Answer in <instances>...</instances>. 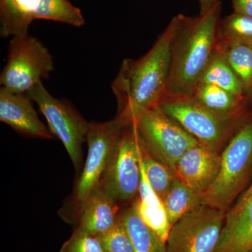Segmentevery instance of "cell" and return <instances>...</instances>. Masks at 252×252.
I'll use <instances>...</instances> for the list:
<instances>
[{
  "label": "cell",
  "instance_id": "obj_1",
  "mask_svg": "<svg viewBox=\"0 0 252 252\" xmlns=\"http://www.w3.org/2000/svg\"><path fill=\"white\" fill-rule=\"evenodd\" d=\"M221 11L220 0L206 14L172 18L170 72L160 102L192 97L216 47Z\"/></svg>",
  "mask_w": 252,
  "mask_h": 252
},
{
  "label": "cell",
  "instance_id": "obj_2",
  "mask_svg": "<svg viewBox=\"0 0 252 252\" xmlns=\"http://www.w3.org/2000/svg\"><path fill=\"white\" fill-rule=\"evenodd\" d=\"M172 34L168 25L144 56L137 60H124L112 85L119 107L126 104L141 107L158 105L170 72Z\"/></svg>",
  "mask_w": 252,
  "mask_h": 252
},
{
  "label": "cell",
  "instance_id": "obj_3",
  "mask_svg": "<svg viewBox=\"0 0 252 252\" xmlns=\"http://www.w3.org/2000/svg\"><path fill=\"white\" fill-rule=\"evenodd\" d=\"M129 121L122 114L109 122L90 123L86 137L87 158L80 177L69 198L59 210L64 221L75 224L91 195L98 189L118 142Z\"/></svg>",
  "mask_w": 252,
  "mask_h": 252
},
{
  "label": "cell",
  "instance_id": "obj_4",
  "mask_svg": "<svg viewBox=\"0 0 252 252\" xmlns=\"http://www.w3.org/2000/svg\"><path fill=\"white\" fill-rule=\"evenodd\" d=\"M220 157V172L202 195L201 204L226 213L252 181V109Z\"/></svg>",
  "mask_w": 252,
  "mask_h": 252
},
{
  "label": "cell",
  "instance_id": "obj_5",
  "mask_svg": "<svg viewBox=\"0 0 252 252\" xmlns=\"http://www.w3.org/2000/svg\"><path fill=\"white\" fill-rule=\"evenodd\" d=\"M119 113L135 126L151 154L175 172L180 158L199 144L159 105L141 107L126 104L119 107Z\"/></svg>",
  "mask_w": 252,
  "mask_h": 252
},
{
  "label": "cell",
  "instance_id": "obj_6",
  "mask_svg": "<svg viewBox=\"0 0 252 252\" xmlns=\"http://www.w3.org/2000/svg\"><path fill=\"white\" fill-rule=\"evenodd\" d=\"M54 70L52 55L39 39L28 34L14 36L9 42L0 84L11 92L26 94Z\"/></svg>",
  "mask_w": 252,
  "mask_h": 252
},
{
  "label": "cell",
  "instance_id": "obj_7",
  "mask_svg": "<svg viewBox=\"0 0 252 252\" xmlns=\"http://www.w3.org/2000/svg\"><path fill=\"white\" fill-rule=\"evenodd\" d=\"M199 144L221 153L243 119H223L200 105L191 97L167 99L158 104Z\"/></svg>",
  "mask_w": 252,
  "mask_h": 252
},
{
  "label": "cell",
  "instance_id": "obj_8",
  "mask_svg": "<svg viewBox=\"0 0 252 252\" xmlns=\"http://www.w3.org/2000/svg\"><path fill=\"white\" fill-rule=\"evenodd\" d=\"M26 94L37 104L50 130L63 142L75 170L79 171L83 162V144L86 141L90 123L86 122L70 102L51 95L42 81Z\"/></svg>",
  "mask_w": 252,
  "mask_h": 252
},
{
  "label": "cell",
  "instance_id": "obj_9",
  "mask_svg": "<svg viewBox=\"0 0 252 252\" xmlns=\"http://www.w3.org/2000/svg\"><path fill=\"white\" fill-rule=\"evenodd\" d=\"M139 133L129 122L118 142L99 187L120 206L136 200L140 189L141 171Z\"/></svg>",
  "mask_w": 252,
  "mask_h": 252
},
{
  "label": "cell",
  "instance_id": "obj_10",
  "mask_svg": "<svg viewBox=\"0 0 252 252\" xmlns=\"http://www.w3.org/2000/svg\"><path fill=\"white\" fill-rule=\"evenodd\" d=\"M225 219V212L200 205L172 225L166 240L167 252H214Z\"/></svg>",
  "mask_w": 252,
  "mask_h": 252
},
{
  "label": "cell",
  "instance_id": "obj_11",
  "mask_svg": "<svg viewBox=\"0 0 252 252\" xmlns=\"http://www.w3.org/2000/svg\"><path fill=\"white\" fill-rule=\"evenodd\" d=\"M252 250V181L225 213L220 241L214 252H250Z\"/></svg>",
  "mask_w": 252,
  "mask_h": 252
},
{
  "label": "cell",
  "instance_id": "obj_12",
  "mask_svg": "<svg viewBox=\"0 0 252 252\" xmlns=\"http://www.w3.org/2000/svg\"><path fill=\"white\" fill-rule=\"evenodd\" d=\"M220 154L201 144L189 149L177 162V178L202 194L216 180L220 166Z\"/></svg>",
  "mask_w": 252,
  "mask_h": 252
},
{
  "label": "cell",
  "instance_id": "obj_13",
  "mask_svg": "<svg viewBox=\"0 0 252 252\" xmlns=\"http://www.w3.org/2000/svg\"><path fill=\"white\" fill-rule=\"evenodd\" d=\"M33 101L26 94L0 89V121L14 130L38 138L51 140L54 134L38 117Z\"/></svg>",
  "mask_w": 252,
  "mask_h": 252
},
{
  "label": "cell",
  "instance_id": "obj_14",
  "mask_svg": "<svg viewBox=\"0 0 252 252\" xmlns=\"http://www.w3.org/2000/svg\"><path fill=\"white\" fill-rule=\"evenodd\" d=\"M119 207L99 187L86 202L75 230L97 237L104 234L117 223Z\"/></svg>",
  "mask_w": 252,
  "mask_h": 252
},
{
  "label": "cell",
  "instance_id": "obj_15",
  "mask_svg": "<svg viewBox=\"0 0 252 252\" xmlns=\"http://www.w3.org/2000/svg\"><path fill=\"white\" fill-rule=\"evenodd\" d=\"M191 97L223 119H240L252 109V104L245 96L237 95L212 84H198Z\"/></svg>",
  "mask_w": 252,
  "mask_h": 252
},
{
  "label": "cell",
  "instance_id": "obj_16",
  "mask_svg": "<svg viewBox=\"0 0 252 252\" xmlns=\"http://www.w3.org/2000/svg\"><path fill=\"white\" fill-rule=\"evenodd\" d=\"M139 158L141 171L140 185L138 196L134 203L139 215L146 225L166 243L172 225L169 221L161 199L159 198L149 183L140 155Z\"/></svg>",
  "mask_w": 252,
  "mask_h": 252
},
{
  "label": "cell",
  "instance_id": "obj_17",
  "mask_svg": "<svg viewBox=\"0 0 252 252\" xmlns=\"http://www.w3.org/2000/svg\"><path fill=\"white\" fill-rule=\"evenodd\" d=\"M39 0H0L2 37L28 34Z\"/></svg>",
  "mask_w": 252,
  "mask_h": 252
},
{
  "label": "cell",
  "instance_id": "obj_18",
  "mask_svg": "<svg viewBox=\"0 0 252 252\" xmlns=\"http://www.w3.org/2000/svg\"><path fill=\"white\" fill-rule=\"evenodd\" d=\"M217 46L236 73L244 95L252 104V46L242 44L219 32Z\"/></svg>",
  "mask_w": 252,
  "mask_h": 252
},
{
  "label": "cell",
  "instance_id": "obj_19",
  "mask_svg": "<svg viewBox=\"0 0 252 252\" xmlns=\"http://www.w3.org/2000/svg\"><path fill=\"white\" fill-rule=\"evenodd\" d=\"M119 218L132 240L135 252H167L166 244L146 225L134 202Z\"/></svg>",
  "mask_w": 252,
  "mask_h": 252
},
{
  "label": "cell",
  "instance_id": "obj_20",
  "mask_svg": "<svg viewBox=\"0 0 252 252\" xmlns=\"http://www.w3.org/2000/svg\"><path fill=\"white\" fill-rule=\"evenodd\" d=\"M198 84H212L237 95L245 96L240 79L217 44Z\"/></svg>",
  "mask_w": 252,
  "mask_h": 252
},
{
  "label": "cell",
  "instance_id": "obj_21",
  "mask_svg": "<svg viewBox=\"0 0 252 252\" xmlns=\"http://www.w3.org/2000/svg\"><path fill=\"white\" fill-rule=\"evenodd\" d=\"M201 198V193L176 179L162 200L170 224L173 225L194 207L200 205Z\"/></svg>",
  "mask_w": 252,
  "mask_h": 252
},
{
  "label": "cell",
  "instance_id": "obj_22",
  "mask_svg": "<svg viewBox=\"0 0 252 252\" xmlns=\"http://www.w3.org/2000/svg\"><path fill=\"white\" fill-rule=\"evenodd\" d=\"M138 149L140 160L149 183L162 200L177 178V175L170 167L162 163L151 154L140 134Z\"/></svg>",
  "mask_w": 252,
  "mask_h": 252
},
{
  "label": "cell",
  "instance_id": "obj_23",
  "mask_svg": "<svg viewBox=\"0 0 252 252\" xmlns=\"http://www.w3.org/2000/svg\"><path fill=\"white\" fill-rule=\"evenodd\" d=\"M35 19L51 20L76 27L85 24L81 9L68 0H39L34 14Z\"/></svg>",
  "mask_w": 252,
  "mask_h": 252
},
{
  "label": "cell",
  "instance_id": "obj_24",
  "mask_svg": "<svg viewBox=\"0 0 252 252\" xmlns=\"http://www.w3.org/2000/svg\"><path fill=\"white\" fill-rule=\"evenodd\" d=\"M219 32L233 40L252 46V16L233 12L220 18Z\"/></svg>",
  "mask_w": 252,
  "mask_h": 252
},
{
  "label": "cell",
  "instance_id": "obj_25",
  "mask_svg": "<svg viewBox=\"0 0 252 252\" xmlns=\"http://www.w3.org/2000/svg\"><path fill=\"white\" fill-rule=\"evenodd\" d=\"M98 238L106 252H135L132 240L119 218L112 229Z\"/></svg>",
  "mask_w": 252,
  "mask_h": 252
},
{
  "label": "cell",
  "instance_id": "obj_26",
  "mask_svg": "<svg viewBox=\"0 0 252 252\" xmlns=\"http://www.w3.org/2000/svg\"><path fill=\"white\" fill-rule=\"evenodd\" d=\"M60 252H106L98 237L74 230Z\"/></svg>",
  "mask_w": 252,
  "mask_h": 252
},
{
  "label": "cell",
  "instance_id": "obj_27",
  "mask_svg": "<svg viewBox=\"0 0 252 252\" xmlns=\"http://www.w3.org/2000/svg\"><path fill=\"white\" fill-rule=\"evenodd\" d=\"M233 12L252 16V0H231Z\"/></svg>",
  "mask_w": 252,
  "mask_h": 252
},
{
  "label": "cell",
  "instance_id": "obj_28",
  "mask_svg": "<svg viewBox=\"0 0 252 252\" xmlns=\"http://www.w3.org/2000/svg\"><path fill=\"white\" fill-rule=\"evenodd\" d=\"M220 0H198L199 6H200L199 14H206Z\"/></svg>",
  "mask_w": 252,
  "mask_h": 252
},
{
  "label": "cell",
  "instance_id": "obj_29",
  "mask_svg": "<svg viewBox=\"0 0 252 252\" xmlns=\"http://www.w3.org/2000/svg\"><path fill=\"white\" fill-rule=\"evenodd\" d=\"M250 252H252V250H251V251H250Z\"/></svg>",
  "mask_w": 252,
  "mask_h": 252
}]
</instances>
